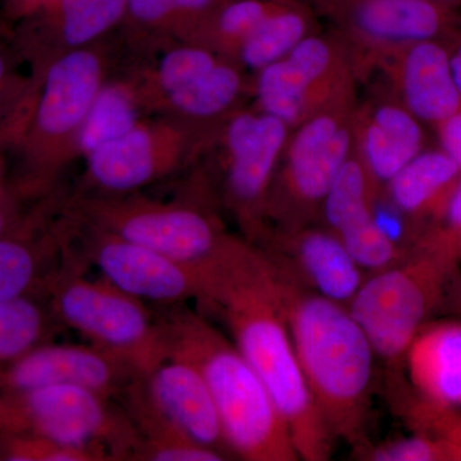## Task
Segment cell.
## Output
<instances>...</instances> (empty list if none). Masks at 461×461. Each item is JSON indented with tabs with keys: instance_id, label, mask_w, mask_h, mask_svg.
<instances>
[{
	"instance_id": "cell-22",
	"label": "cell",
	"mask_w": 461,
	"mask_h": 461,
	"mask_svg": "<svg viewBox=\"0 0 461 461\" xmlns=\"http://www.w3.org/2000/svg\"><path fill=\"white\" fill-rule=\"evenodd\" d=\"M87 154L94 180L109 190L136 189L151 180L156 173L150 136L136 127Z\"/></svg>"
},
{
	"instance_id": "cell-17",
	"label": "cell",
	"mask_w": 461,
	"mask_h": 461,
	"mask_svg": "<svg viewBox=\"0 0 461 461\" xmlns=\"http://www.w3.org/2000/svg\"><path fill=\"white\" fill-rule=\"evenodd\" d=\"M112 233L195 267H204L227 239L206 215L186 208L127 212Z\"/></svg>"
},
{
	"instance_id": "cell-11",
	"label": "cell",
	"mask_w": 461,
	"mask_h": 461,
	"mask_svg": "<svg viewBox=\"0 0 461 461\" xmlns=\"http://www.w3.org/2000/svg\"><path fill=\"white\" fill-rule=\"evenodd\" d=\"M139 378L131 366L98 346L45 342L0 364V393L71 384L111 399L122 396Z\"/></svg>"
},
{
	"instance_id": "cell-1",
	"label": "cell",
	"mask_w": 461,
	"mask_h": 461,
	"mask_svg": "<svg viewBox=\"0 0 461 461\" xmlns=\"http://www.w3.org/2000/svg\"><path fill=\"white\" fill-rule=\"evenodd\" d=\"M285 271L253 242L227 238L204 266L198 302L226 324L286 421L299 459L326 461L335 438L306 384L288 327Z\"/></svg>"
},
{
	"instance_id": "cell-10",
	"label": "cell",
	"mask_w": 461,
	"mask_h": 461,
	"mask_svg": "<svg viewBox=\"0 0 461 461\" xmlns=\"http://www.w3.org/2000/svg\"><path fill=\"white\" fill-rule=\"evenodd\" d=\"M293 130L259 111L236 114L226 131L230 202L254 238L267 239V203Z\"/></svg>"
},
{
	"instance_id": "cell-3",
	"label": "cell",
	"mask_w": 461,
	"mask_h": 461,
	"mask_svg": "<svg viewBox=\"0 0 461 461\" xmlns=\"http://www.w3.org/2000/svg\"><path fill=\"white\" fill-rule=\"evenodd\" d=\"M162 323L166 355L185 357L202 372L230 453L249 461L300 460L268 390L230 339L191 312H173Z\"/></svg>"
},
{
	"instance_id": "cell-15",
	"label": "cell",
	"mask_w": 461,
	"mask_h": 461,
	"mask_svg": "<svg viewBox=\"0 0 461 461\" xmlns=\"http://www.w3.org/2000/svg\"><path fill=\"white\" fill-rule=\"evenodd\" d=\"M377 74L403 107L433 129L461 108L444 41L409 45L386 60Z\"/></svg>"
},
{
	"instance_id": "cell-35",
	"label": "cell",
	"mask_w": 461,
	"mask_h": 461,
	"mask_svg": "<svg viewBox=\"0 0 461 461\" xmlns=\"http://www.w3.org/2000/svg\"><path fill=\"white\" fill-rule=\"evenodd\" d=\"M450 56L451 71H453L455 84L461 96V29L448 36L445 41Z\"/></svg>"
},
{
	"instance_id": "cell-23",
	"label": "cell",
	"mask_w": 461,
	"mask_h": 461,
	"mask_svg": "<svg viewBox=\"0 0 461 461\" xmlns=\"http://www.w3.org/2000/svg\"><path fill=\"white\" fill-rule=\"evenodd\" d=\"M56 324L45 288L0 303V364L48 342Z\"/></svg>"
},
{
	"instance_id": "cell-28",
	"label": "cell",
	"mask_w": 461,
	"mask_h": 461,
	"mask_svg": "<svg viewBox=\"0 0 461 461\" xmlns=\"http://www.w3.org/2000/svg\"><path fill=\"white\" fill-rule=\"evenodd\" d=\"M311 2V0H309ZM281 0H233L220 9L213 21L214 35L230 48H241L242 42L260 23L271 14Z\"/></svg>"
},
{
	"instance_id": "cell-8",
	"label": "cell",
	"mask_w": 461,
	"mask_h": 461,
	"mask_svg": "<svg viewBox=\"0 0 461 461\" xmlns=\"http://www.w3.org/2000/svg\"><path fill=\"white\" fill-rule=\"evenodd\" d=\"M312 5L345 42L359 83L403 48L445 41L461 29L460 9L432 0H312Z\"/></svg>"
},
{
	"instance_id": "cell-4",
	"label": "cell",
	"mask_w": 461,
	"mask_h": 461,
	"mask_svg": "<svg viewBox=\"0 0 461 461\" xmlns=\"http://www.w3.org/2000/svg\"><path fill=\"white\" fill-rule=\"evenodd\" d=\"M460 260L424 230L408 256L364 281L348 311L387 362L406 357L412 341L444 300Z\"/></svg>"
},
{
	"instance_id": "cell-37",
	"label": "cell",
	"mask_w": 461,
	"mask_h": 461,
	"mask_svg": "<svg viewBox=\"0 0 461 461\" xmlns=\"http://www.w3.org/2000/svg\"><path fill=\"white\" fill-rule=\"evenodd\" d=\"M432 2L439 3V5H448V7L461 8V0H432Z\"/></svg>"
},
{
	"instance_id": "cell-12",
	"label": "cell",
	"mask_w": 461,
	"mask_h": 461,
	"mask_svg": "<svg viewBox=\"0 0 461 461\" xmlns=\"http://www.w3.org/2000/svg\"><path fill=\"white\" fill-rule=\"evenodd\" d=\"M102 277L145 304L175 306L202 295L203 267L189 266L111 233L89 248Z\"/></svg>"
},
{
	"instance_id": "cell-20",
	"label": "cell",
	"mask_w": 461,
	"mask_h": 461,
	"mask_svg": "<svg viewBox=\"0 0 461 461\" xmlns=\"http://www.w3.org/2000/svg\"><path fill=\"white\" fill-rule=\"evenodd\" d=\"M405 359L421 397L437 405L461 408V321L424 327Z\"/></svg>"
},
{
	"instance_id": "cell-27",
	"label": "cell",
	"mask_w": 461,
	"mask_h": 461,
	"mask_svg": "<svg viewBox=\"0 0 461 461\" xmlns=\"http://www.w3.org/2000/svg\"><path fill=\"white\" fill-rule=\"evenodd\" d=\"M129 0H63L65 38L68 44L93 41L123 14Z\"/></svg>"
},
{
	"instance_id": "cell-13",
	"label": "cell",
	"mask_w": 461,
	"mask_h": 461,
	"mask_svg": "<svg viewBox=\"0 0 461 461\" xmlns=\"http://www.w3.org/2000/svg\"><path fill=\"white\" fill-rule=\"evenodd\" d=\"M359 100L355 111L354 151L379 187L426 149L424 124L386 84Z\"/></svg>"
},
{
	"instance_id": "cell-7",
	"label": "cell",
	"mask_w": 461,
	"mask_h": 461,
	"mask_svg": "<svg viewBox=\"0 0 461 461\" xmlns=\"http://www.w3.org/2000/svg\"><path fill=\"white\" fill-rule=\"evenodd\" d=\"M109 400L71 384L0 393V435L41 437L96 451L105 460L135 459L136 430Z\"/></svg>"
},
{
	"instance_id": "cell-31",
	"label": "cell",
	"mask_w": 461,
	"mask_h": 461,
	"mask_svg": "<svg viewBox=\"0 0 461 461\" xmlns=\"http://www.w3.org/2000/svg\"><path fill=\"white\" fill-rule=\"evenodd\" d=\"M217 58L202 48H181L163 59L159 78L163 89L171 94L187 86L217 65Z\"/></svg>"
},
{
	"instance_id": "cell-5",
	"label": "cell",
	"mask_w": 461,
	"mask_h": 461,
	"mask_svg": "<svg viewBox=\"0 0 461 461\" xmlns=\"http://www.w3.org/2000/svg\"><path fill=\"white\" fill-rule=\"evenodd\" d=\"M357 102V90L291 131L267 203V220L276 224L272 233L294 232L320 220L327 193L354 153Z\"/></svg>"
},
{
	"instance_id": "cell-16",
	"label": "cell",
	"mask_w": 461,
	"mask_h": 461,
	"mask_svg": "<svg viewBox=\"0 0 461 461\" xmlns=\"http://www.w3.org/2000/svg\"><path fill=\"white\" fill-rule=\"evenodd\" d=\"M157 411L196 444L229 453L220 414L202 372L185 357L168 354L142 377Z\"/></svg>"
},
{
	"instance_id": "cell-9",
	"label": "cell",
	"mask_w": 461,
	"mask_h": 461,
	"mask_svg": "<svg viewBox=\"0 0 461 461\" xmlns=\"http://www.w3.org/2000/svg\"><path fill=\"white\" fill-rule=\"evenodd\" d=\"M357 86L345 42L332 30H320L286 57L258 72V104L259 111L294 130Z\"/></svg>"
},
{
	"instance_id": "cell-30",
	"label": "cell",
	"mask_w": 461,
	"mask_h": 461,
	"mask_svg": "<svg viewBox=\"0 0 461 461\" xmlns=\"http://www.w3.org/2000/svg\"><path fill=\"white\" fill-rule=\"evenodd\" d=\"M411 405L408 415L418 432L438 439L447 451L448 460L461 461V414L457 409L437 405L421 396Z\"/></svg>"
},
{
	"instance_id": "cell-29",
	"label": "cell",
	"mask_w": 461,
	"mask_h": 461,
	"mask_svg": "<svg viewBox=\"0 0 461 461\" xmlns=\"http://www.w3.org/2000/svg\"><path fill=\"white\" fill-rule=\"evenodd\" d=\"M0 460L99 461L105 457L96 451L57 444L41 437L0 435Z\"/></svg>"
},
{
	"instance_id": "cell-2",
	"label": "cell",
	"mask_w": 461,
	"mask_h": 461,
	"mask_svg": "<svg viewBox=\"0 0 461 461\" xmlns=\"http://www.w3.org/2000/svg\"><path fill=\"white\" fill-rule=\"evenodd\" d=\"M284 271L287 323L315 405L335 439L360 447L371 408L375 348L348 306Z\"/></svg>"
},
{
	"instance_id": "cell-25",
	"label": "cell",
	"mask_w": 461,
	"mask_h": 461,
	"mask_svg": "<svg viewBox=\"0 0 461 461\" xmlns=\"http://www.w3.org/2000/svg\"><path fill=\"white\" fill-rule=\"evenodd\" d=\"M242 89L239 69L220 63L195 81L169 94L173 104L184 113L212 118L224 113L238 100Z\"/></svg>"
},
{
	"instance_id": "cell-38",
	"label": "cell",
	"mask_w": 461,
	"mask_h": 461,
	"mask_svg": "<svg viewBox=\"0 0 461 461\" xmlns=\"http://www.w3.org/2000/svg\"><path fill=\"white\" fill-rule=\"evenodd\" d=\"M5 69H7V65H5V60L2 53H0V83H2L3 77H5Z\"/></svg>"
},
{
	"instance_id": "cell-26",
	"label": "cell",
	"mask_w": 461,
	"mask_h": 461,
	"mask_svg": "<svg viewBox=\"0 0 461 461\" xmlns=\"http://www.w3.org/2000/svg\"><path fill=\"white\" fill-rule=\"evenodd\" d=\"M135 129L131 100L117 87L98 93L85 117L80 133L81 147L86 153Z\"/></svg>"
},
{
	"instance_id": "cell-21",
	"label": "cell",
	"mask_w": 461,
	"mask_h": 461,
	"mask_svg": "<svg viewBox=\"0 0 461 461\" xmlns=\"http://www.w3.org/2000/svg\"><path fill=\"white\" fill-rule=\"evenodd\" d=\"M321 30L320 16L311 2H287L278 5L242 42V65L259 72L295 50L305 38Z\"/></svg>"
},
{
	"instance_id": "cell-33",
	"label": "cell",
	"mask_w": 461,
	"mask_h": 461,
	"mask_svg": "<svg viewBox=\"0 0 461 461\" xmlns=\"http://www.w3.org/2000/svg\"><path fill=\"white\" fill-rule=\"evenodd\" d=\"M214 0H129L130 8L142 21H156L173 9L205 11Z\"/></svg>"
},
{
	"instance_id": "cell-32",
	"label": "cell",
	"mask_w": 461,
	"mask_h": 461,
	"mask_svg": "<svg viewBox=\"0 0 461 461\" xmlns=\"http://www.w3.org/2000/svg\"><path fill=\"white\" fill-rule=\"evenodd\" d=\"M366 456L375 461H447L445 446L429 435L418 432L408 438L375 446ZM450 461V460H448Z\"/></svg>"
},
{
	"instance_id": "cell-14",
	"label": "cell",
	"mask_w": 461,
	"mask_h": 461,
	"mask_svg": "<svg viewBox=\"0 0 461 461\" xmlns=\"http://www.w3.org/2000/svg\"><path fill=\"white\" fill-rule=\"evenodd\" d=\"M269 254L300 285L339 305L351 304L368 276L338 236L326 227L308 226L272 233Z\"/></svg>"
},
{
	"instance_id": "cell-24",
	"label": "cell",
	"mask_w": 461,
	"mask_h": 461,
	"mask_svg": "<svg viewBox=\"0 0 461 461\" xmlns=\"http://www.w3.org/2000/svg\"><path fill=\"white\" fill-rule=\"evenodd\" d=\"M53 260L47 248L29 236L11 230L0 238V303L45 288Z\"/></svg>"
},
{
	"instance_id": "cell-36",
	"label": "cell",
	"mask_w": 461,
	"mask_h": 461,
	"mask_svg": "<svg viewBox=\"0 0 461 461\" xmlns=\"http://www.w3.org/2000/svg\"><path fill=\"white\" fill-rule=\"evenodd\" d=\"M11 218H9L7 209L0 205V238L11 232Z\"/></svg>"
},
{
	"instance_id": "cell-6",
	"label": "cell",
	"mask_w": 461,
	"mask_h": 461,
	"mask_svg": "<svg viewBox=\"0 0 461 461\" xmlns=\"http://www.w3.org/2000/svg\"><path fill=\"white\" fill-rule=\"evenodd\" d=\"M57 323L74 330L145 377L166 357L165 330L148 304L68 263L45 286Z\"/></svg>"
},
{
	"instance_id": "cell-19",
	"label": "cell",
	"mask_w": 461,
	"mask_h": 461,
	"mask_svg": "<svg viewBox=\"0 0 461 461\" xmlns=\"http://www.w3.org/2000/svg\"><path fill=\"white\" fill-rule=\"evenodd\" d=\"M461 169L441 148L424 149L384 187L393 203L424 232L444 213Z\"/></svg>"
},
{
	"instance_id": "cell-34",
	"label": "cell",
	"mask_w": 461,
	"mask_h": 461,
	"mask_svg": "<svg viewBox=\"0 0 461 461\" xmlns=\"http://www.w3.org/2000/svg\"><path fill=\"white\" fill-rule=\"evenodd\" d=\"M439 148L461 169V108L436 127Z\"/></svg>"
},
{
	"instance_id": "cell-18",
	"label": "cell",
	"mask_w": 461,
	"mask_h": 461,
	"mask_svg": "<svg viewBox=\"0 0 461 461\" xmlns=\"http://www.w3.org/2000/svg\"><path fill=\"white\" fill-rule=\"evenodd\" d=\"M100 65L89 51L60 58L48 71L36 111V129L59 136L84 122L99 93Z\"/></svg>"
}]
</instances>
